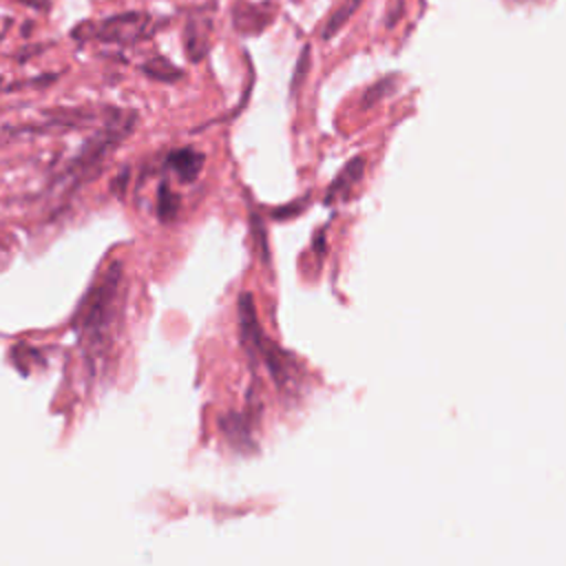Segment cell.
I'll return each mask as SVG.
<instances>
[{
	"instance_id": "cell-15",
	"label": "cell",
	"mask_w": 566,
	"mask_h": 566,
	"mask_svg": "<svg viewBox=\"0 0 566 566\" xmlns=\"http://www.w3.org/2000/svg\"><path fill=\"white\" fill-rule=\"evenodd\" d=\"M15 250V239L13 234L0 230V268L11 259V252Z\"/></svg>"
},
{
	"instance_id": "cell-13",
	"label": "cell",
	"mask_w": 566,
	"mask_h": 566,
	"mask_svg": "<svg viewBox=\"0 0 566 566\" xmlns=\"http://www.w3.org/2000/svg\"><path fill=\"white\" fill-rule=\"evenodd\" d=\"M394 82H396V77H382L380 82H376L367 93H365V97H363V106L367 108V106H371V104H376L391 86H394Z\"/></svg>"
},
{
	"instance_id": "cell-16",
	"label": "cell",
	"mask_w": 566,
	"mask_h": 566,
	"mask_svg": "<svg viewBox=\"0 0 566 566\" xmlns=\"http://www.w3.org/2000/svg\"><path fill=\"white\" fill-rule=\"evenodd\" d=\"M20 2H24V4H29V7H33V9H46V7H49L46 0H20Z\"/></svg>"
},
{
	"instance_id": "cell-8",
	"label": "cell",
	"mask_w": 566,
	"mask_h": 566,
	"mask_svg": "<svg viewBox=\"0 0 566 566\" xmlns=\"http://www.w3.org/2000/svg\"><path fill=\"white\" fill-rule=\"evenodd\" d=\"M365 170V159L363 157H354L349 159L343 170L334 177V181L329 184L327 192H325V203H332L334 199H343L349 195V190L360 181Z\"/></svg>"
},
{
	"instance_id": "cell-12",
	"label": "cell",
	"mask_w": 566,
	"mask_h": 566,
	"mask_svg": "<svg viewBox=\"0 0 566 566\" xmlns=\"http://www.w3.org/2000/svg\"><path fill=\"white\" fill-rule=\"evenodd\" d=\"M142 71H144L148 77L159 80V82H175V80L181 75L179 69H175L166 57H153V60H148V62L142 66Z\"/></svg>"
},
{
	"instance_id": "cell-5",
	"label": "cell",
	"mask_w": 566,
	"mask_h": 566,
	"mask_svg": "<svg viewBox=\"0 0 566 566\" xmlns=\"http://www.w3.org/2000/svg\"><path fill=\"white\" fill-rule=\"evenodd\" d=\"M274 7L268 2H239L234 7V27L241 33H259L274 18Z\"/></svg>"
},
{
	"instance_id": "cell-3",
	"label": "cell",
	"mask_w": 566,
	"mask_h": 566,
	"mask_svg": "<svg viewBox=\"0 0 566 566\" xmlns=\"http://www.w3.org/2000/svg\"><path fill=\"white\" fill-rule=\"evenodd\" d=\"M150 27V15L139 11H128L119 15H111L97 22H82L77 24L71 35L77 42H106V44H135L146 38Z\"/></svg>"
},
{
	"instance_id": "cell-9",
	"label": "cell",
	"mask_w": 566,
	"mask_h": 566,
	"mask_svg": "<svg viewBox=\"0 0 566 566\" xmlns=\"http://www.w3.org/2000/svg\"><path fill=\"white\" fill-rule=\"evenodd\" d=\"M219 427H221V431H223V436L228 438L230 444H234L239 449L250 447V427H248V420L241 413H226L219 420Z\"/></svg>"
},
{
	"instance_id": "cell-7",
	"label": "cell",
	"mask_w": 566,
	"mask_h": 566,
	"mask_svg": "<svg viewBox=\"0 0 566 566\" xmlns=\"http://www.w3.org/2000/svg\"><path fill=\"white\" fill-rule=\"evenodd\" d=\"M210 27H212V20L210 15H199V18H188V24H186V51H188V57L192 62L201 60L210 46Z\"/></svg>"
},
{
	"instance_id": "cell-4",
	"label": "cell",
	"mask_w": 566,
	"mask_h": 566,
	"mask_svg": "<svg viewBox=\"0 0 566 566\" xmlns=\"http://www.w3.org/2000/svg\"><path fill=\"white\" fill-rule=\"evenodd\" d=\"M239 332H241V343L254 365V360L259 358V347L263 340V332L259 327L256 321V312H254V301L250 292H241L239 296Z\"/></svg>"
},
{
	"instance_id": "cell-6",
	"label": "cell",
	"mask_w": 566,
	"mask_h": 566,
	"mask_svg": "<svg viewBox=\"0 0 566 566\" xmlns=\"http://www.w3.org/2000/svg\"><path fill=\"white\" fill-rule=\"evenodd\" d=\"M203 164H206L203 153H199L195 148H177V150H170L166 157V168L170 172H175L177 179L184 184L195 181L199 177Z\"/></svg>"
},
{
	"instance_id": "cell-11",
	"label": "cell",
	"mask_w": 566,
	"mask_h": 566,
	"mask_svg": "<svg viewBox=\"0 0 566 566\" xmlns=\"http://www.w3.org/2000/svg\"><path fill=\"white\" fill-rule=\"evenodd\" d=\"M177 210H179L177 195L170 190V186L166 181H161L159 190H157V217L168 223L177 217Z\"/></svg>"
},
{
	"instance_id": "cell-1",
	"label": "cell",
	"mask_w": 566,
	"mask_h": 566,
	"mask_svg": "<svg viewBox=\"0 0 566 566\" xmlns=\"http://www.w3.org/2000/svg\"><path fill=\"white\" fill-rule=\"evenodd\" d=\"M135 124L137 113L108 108L102 126L53 172L49 195L55 199H69L77 188L91 181L113 150H117V146L135 130Z\"/></svg>"
},
{
	"instance_id": "cell-10",
	"label": "cell",
	"mask_w": 566,
	"mask_h": 566,
	"mask_svg": "<svg viewBox=\"0 0 566 566\" xmlns=\"http://www.w3.org/2000/svg\"><path fill=\"white\" fill-rule=\"evenodd\" d=\"M360 4H363V0H345V2L327 18V22H325V27H323V31H321L323 40L334 38V35L347 24V20L358 11Z\"/></svg>"
},
{
	"instance_id": "cell-14",
	"label": "cell",
	"mask_w": 566,
	"mask_h": 566,
	"mask_svg": "<svg viewBox=\"0 0 566 566\" xmlns=\"http://www.w3.org/2000/svg\"><path fill=\"white\" fill-rule=\"evenodd\" d=\"M307 66H310V46L305 44V46H303V53H301V57H298V62H296V69H294V77H292V82H290V91H292V93H296V88H298V82H303Z\"/></svg>"
},
{
	"instance_id": "cell-2",
	"label": "cell",
	"mask_w": 566,
	"mask_h": 566,
	"mask_svg": "<svg viewBox=\"0 0 566 566\" xmlns=\"http://www.w3.org/2000/svg\"><path fill=\"white\" fill-rule=\"evenodd\" d=\"M122 285V263L115 261L106 268V272L95 281L84 301L80 303L75 316V329L82 340V347L88 356H99L104 352L108 332L115 321L117 298Z\"/></svg>"
}]
</instances>
